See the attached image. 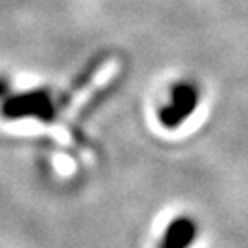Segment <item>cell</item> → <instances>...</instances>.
<instances>
[{
    "label": "cell",
    "instance_id": "1",
    "mask_svg": "<svg viewBox=\"0 0 248 248\" xmlns=\"http://www.w3.org/2000/svg\"><path fill=\"white\" fill-rule=\"evenodd\" d=\"M201 103V89L195 81L180 79L171 85L166 103L158 108V122L166 129H178L193 116Z\"/></svg>",
    "mask_w": 248,
    "mask_h": 248
},
{
    "label": "cell",
    "instance_id": "2",
    "mask_svg": "<svg viewBox=\"0 0 248 248\" xmlns=\"http://www.w3.org/2000/svg\"><path fill=\"white\" fill-rule=\"evenodd\" d=\"M199 237V224L191 215H178L168 224L156 248H191Z\"/></svg>",
    "mask_w": 248,
    "mask_h": 248
}]
</instances>
